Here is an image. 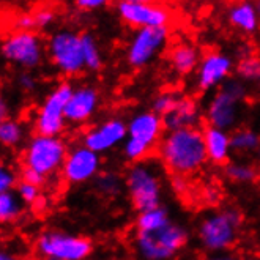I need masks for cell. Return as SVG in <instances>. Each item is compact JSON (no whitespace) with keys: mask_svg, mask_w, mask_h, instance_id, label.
Listing matches in <instances>:
<instances>
[{"mask_svg":"<svg viewBox=\"0 0 260 260\" xmlns=\"http://www.w3.org/2000/svg\"><path fill=\"white\" fill-rule=\"evenodd\" d=\"M161 166L172 175L191 177L208 162L204 133L199 128L164 133L158 145Z\"/></svg>","mask_w":260,"mask_h":260,"instance_id":"6da1fadb","label":"cell"},{"mask_svg":"<svg viewBox=\"0 0 260 260\" xmlns=\"http://www.w3.org/2000/svg\"><path fill=\"white\" fill-rule=\"evenodd\" d=\"M243 216L237 208L210 211L197 225V240L207 254L231 251L241 234Z\"/></svg>","mask_w":260,"mask_h":260,"instance_id":"7a4b0ae2","label":"cell"},{"mask_svg":"<svg viewBox=\"0 0 260 260\" xmlns=\"http://www.w3.org/2000/svg\"><path fill=\"white\" fill-rule=\"evenodd\" d=\"M125 191L137 211L162 205L164 183L161 166L153 159H144L128 167L125 174Z\"/></svg>","mask_w":260,"mask_h":260,"instance_id":"3957f363","label":"cell"},{"mask_svg":"<svg viewBox=\"0 0 260 260\" xmlns=\"http://www.w3.org/2000/svg\"><path fill=\"white\" fill-rule=\"evenodd\" d=\"M189 241L188 229L171 221L155 232H136L133 246L139 260H172Z\"/></svg>","mask_w":260,"mask_h":260,"instance_id":"277c9868","label":"cell"},{"mask_svg":"<svg viewBox=\"0 0 260 260\" xmlns=\"http://www.w3.org/2000/svg\"><path fill=\"white\" fill-rule=\"evenodd\" d=\"M68 150V144L62 136L34 134L22 148V167H28L46 180H51L62 172Z\"/></svg>","mask_w":260,"mask_h":260,"instance_id":"5b68a950","label":"cell"},{"mask_svg":"<svg viewBox=\"0 0 260 260\" xmlns=\"http://www.w3.org/2000/svg\"><path fill=\"white\" fill-rule=\"evenodd\" d=\"M128 125V137L121 145L123 156L131 162H139L148 159V155L153 148H158L162 136L166 133L162 117L148 111H139L129 117Z\"/></svg>","mask_w":260,"mask_h":260,"instance_id":"8992f818","label":"cell"},{"mask_svg":"<svg viewBox=\"0 0 260 260\" xmlns=\"http://www.w3.org/2000/svg\"><path fill=\"white\" fill-rule=\"evenodd\" d=\"M46 57V43L35 30H11L0 40V58L21 71L40 68Z\"/></svg>","mask_w":260,"mask_h":260,"instance_id":"52a82bcc","label":"cell"},{"mask_svg":"<svg viewBox=\"0 0 260 260\" xmlns=\"http://www.w3.org/2000/svg\"><path fill=\"white\" fill-rule=\"evenodd\" d=\"M248 95V88L240 79H229L224 82L205 108V118L210 126L232 131L237 128L241 117V104Z\"/></svg>","mask_w":260,"mask_h":260,"instance_id":"ba28073f","label":"cell"},{"mask_svg":"<svg viewBox=\"0 0 260 260\" xmlns=\"http://www.w3.org/2000/svg\"><path fill=\"white\" fill-rule=\"evenodd\" d=\"M52 67L65 78H74L85 71L82 52V34L68 27L57 28L46 41Z\"/></svg>","mask_w":260,"mask_h":260,"instance_id":"9c48e42d","label":"cell"},{"mask_svg":"<svg viewBox=\"0 0 260 260\" xmlns=\"http://www.w3.org/2000/svg\"><path fill=\"white\" fill-rule=\"evenodd\" d=\"M41 260H87L93 252L90 238L60 229H46L35 240Z\"/></svg>","mask_w":260,"mask_h":260,"instance_id":"30bf717a","label":"cell"},{"mask_svg":"<svg viewBox=\"0 0 260 260\" xmlns=\"http://www.w3.org/2000/svg\"><path fill=\"white\" fill-rule=\"evenodd\" d=\"M73 85L68 81H62L54 85L48 95L43 98L35 111L34 129L35 134L43 136H62L68 126L67 123V104L73 93Z\"/></svg>","mask_w":260,"mask_h":260,"instance_id":"8fae6325","label":"cell"},{"mask_svg":"<svg viewBox=\"0 0 260 260\" xmlns=\"http://www.w3.org/2000/svg\"><path fill=\"white\" fill-rule=\"evenodd\" d=\"M169 40V27L137 28L126 48V63L133 70H142L155 60Z\"/></svg>","mask_w":260,"mask_h":260,"instance_id":"7c38bea8","label":"cell"},{"mask_svg":"<svg viewBox=\"0 0 260 260\" xmlns=\"http://www.w3.org/2000/svg\"><path fill=\"white\" fill-rule=\"evenodd\" d=\"M101 155L90 150L84 144H79L68 150V155L60 175H62V178L68 185L79 186L90 181H95V178L101 174Z\"/></svg>","mask_w":260,"mask_h":260,"instance_id":"4fadbf2b","label":"cell"},{"mask_svg":"<svg viewBox=\"0 0 260 260\" xmlns=\"http://www.w3.org/2000/svg\"><path fill=\"white\" fill-rule=\"evenodd\" d=\"M128 137V125L123 118L109 117L88 128L82 134V144L98 155H104L123 145Z\"/></svg>","mask_w":260,"mask_h":260,"instance_id":"5bb4252c","label":"cell"},{"mask_svg":"<svg viewBox=\"0 0 260 260\" xmlns=\"http://www.w3.org/2000/svg\"><path fill=\"white\" fill-rule=\"evenodd\" d=\"M234 71V58L225 52H207L196 70V85L202 91H210L229 81Z\"/></svg>","mask_w":260,"mask_h":260,"instance_id":"9a60e30c","label":"cell"},{"mask_svg":"<svg viewBox=\"0 0 260 260\" xmlns=\"http://www.w3.org/2000/svg\"><path fill=\"white\" fill-rule=\"evenodd\" d=\"M117 13L120 19L133 28L169 27L171 11L158 4H126L118 2Z\"/></svg>","mask_w":260,"mask_h":260,"instance_id":"2e32d148","label":"cell"},{"mask_svg":"<svg viewBox=\"0 0 260 260\" xmlns=\"http://www.w3.org/2000/svg\"><path fill=\"white\" fill-rule=\"evenodd\" d=\"M101 93L95 85L82 84L73 88V93L67 104V123L71 126L87 125L100 109Z\"/></svg>","mask_w":260,"mask_h":260,"instance_id":"e0dca14e","label":"cell"},{"mask_svg":"<svg viewBox=\"0 0 260 260\" xmlns=\"http://www.w3.org/2000/svg\"><path fill=\"white\" fill-rule=\"evenodd\" d=\"M202 112L194 98L180 96L174 109L162 117L164 129L167 131H178V129H189L197 128L201 123Z\"/></svg>","mask_w":260,"mask_h":260,"instance_id":"ac0fdd59","label":"cell"},{"mask_svg":"<svg viewBox=\"0 0 260 260\" xmlns=\"http://www.w3.org/2000/svg\"><path fill=\"white\" fill-rule=\"evenodd\" d=\"M202 133H204V142H205L208 162L215 166L227 164L229 159H231V155L234 153L231 131L207 125L202 129Z\"/></svg>","mask_w":260,"mask_h":260,"instance_id":"d6986e66","label":"cell"},{"mask_svg":"<svg viewBox=\"0 0 260 260\" xmlns=\"http://www.w3.org/2000/svg\"><path fill=\"white\" fill-rule=\"evenodd\" d=\"M227 21L240 34L252 35L260 27V14L251 0H235L227 10Z\"/></svg>","mask_w":260,"mask_h":260,"instance_id":"ffe728a7","label":"cell"},{"mask_svg":"<svg viewBox=\"0 0 260 260\" xmlns=\"http://www.w3.org/2000/svg\"><path fill=\"white\" fill-rule=\"evenodd\" d=\"M201 54L194 44L181 41L174 44L169 51V65L178 76H189L201 63Z\"/></svg>","mask_w":260,"mask_h":260,"instance_id":"44dd1931","label":"cell"},{"mask_svg":"<svg viewBox=\"0 0 260 260\" xmlns=\"http://www.w3.org/2000/svg\"><path fill=\"white\" fill-rule=\"evenodd\" d=\"M28 141V126L22 120L10 117L0 123V145L4 148H19Z\"/></svg>","mask_w":260,"mask_h":260,"instance_id":"7402d4cb","label":"cell"},{"mask_svg":"<svg viewBox=\"0 0 260 260\" xmlns=\"http://www.w3.org/2000/svg\"><path fill=\"white\" fill-rule=\"evenodd\" d=\"M171 219V213L166 207L159 205L156 208H150L145 211H139L136 218V229L137 232H155L161 227L167 225Z\"/></svg>","mask_w":260,"mask_h":260,"instance_id":"603a6c76","label":"cell"},{"mask_svg":"<svg viewBox=\"0 0 260 260\" xmlns=\"http://www.w3.org/2000/svg\"><path fill=\"white\" fill-rule=\"evenodd\" d=\"M24 207L16 191L0 194V225L16 222L24 215Z\"/></svg>","mask_w":260,"mask_h":260,"instance_id":"cb8c5ba5","label":"cell"},{"mask_svg":"<svg viewBox=\"0 0 260 260\" xmlns=\"http://www.w3.org/2000/svg\"><path fill=\"white\" fill-rule=\"evenodd\" d=\"M224 175L237 185H249L258 177L257 167L246 161H229L224 167Z\"/></svg>","mask_w":260,"mask_h":260,"instance_id":"d4e9b609","label":"cell"},{"mask_svg":"<svg viewBox=\"0 0 260 260\" xmlns=\"http://www.w3.org/2000/svg\"><path fill=\"white\" fill-rule=\"evenodd\" d=\"M232 139V150L240 155H249L257 153L260 147V134L251 128H238L231 133Z\"/></svg>","mask_w":260,"mask_h":260,"instance_id":"484cf974","label":"cell"},{"mask_svg":"<svg viewBox=\"0 0 260 260\" xmlns=\"http://www.w3.org/2000/svg\"><path fill=\"white\" fill-rule=\"evenodd\" d=\"M95 189L103 197H118L125 191V178H121L117 172L112 171L101 172L95 178Z\"/></svg>","mask_w":260,"mask_h":260,"instance_id":"4316f807","label":"cell"},{"mask_svg":"<svg viewBox=\"0 0 260 260\" xmlns=\"http://www.w3.org/2000/svg\"><path fill=\"white\" fill-rule=\"evenodd\" d=\"M82 52H84V63L87 71L96 73L103 68L104 60H103L101 48L96 38L90 32L82 34Z\"/></svg>","mask_w":260,"mask_h":260,"instance_id":"83f0119b","label":"cell"},{"mask_svg":"<svg viewBox=\"0 0 260 260\" xmlns=\"http://www.w3.org/2000/svg\"><path fill=\"white\" fill-rule=\"evenodd\" d=\"M238 79L244 84H255L260 85V58L255 55L243 57L237 65Z\"/></svg>","mask_w":260,"mask_h":260,"instance_id":"f1b7e54d","label":"cell"},{"mask_svg":"<svg viewBox=\"0 0 260 260\" xmlns=\"http://www.w3.org/2000/svg\"><path fill=\"white\" fill-rule=\"evenodd\" d=\"M35 21V32H44L49 30L57 22V10L51 5H41L32 11Z\"/></svg>","mask_w":260,"mask_h":260,"instance_id":"f546056e","label":"cell"},{"mask_svg":"<svg viewBox=\"0 0 260 260\" xmlns=\"http://www.w3.org/2000/svg\"><path fill=\"white\" fill-rule=\"evenodd\" d=\"M180 95L177 93V91H161L159 95H156L155 98H153L151 101V111L156 112L158 115L164 117L166 114H169L174 106L177 104Z\"/></svg>","mask_w":260,"mask_h":260,"instance_id":"4dcf8cb0","label":"cell"},{"mask_svg":"<svg viewBox=\"0 0 260 260\" xmlns=\"http://www.w3.org/2000/svg\"><path fill=\"white\" fill-rule=\"evenodd\" d=\"M19 181V175L14 167L5 161H0V194L14 191Z\"/></svg>","mask_w":260,"mask_h":260,"instance_id":"1f68e13d","label":"cell"},{"mask_svg":"<svg viewBox=\"0 0 260 260\" xmlns=\"http://www.w3.org/2000/svg\"><path fill=\"white\" fill-rule=\"evenodd\" d=\"M14 191H16V194L19 196L24 205H37L41 201V188L37 185H32V183L21 180Z\"/></svg>","mask_w":260,"mask_h":260,"instance_id":"d6a6232c","label":"cell"},{"mask_svg":"<svg viewBox=\"0 0 260 260\" xmlns=\"http://www.w3.org/2000/svg\"><path fill=\"white\" fill-rule=\"evenodd\" d=\"M16 87L22 93H34L38 88V79L32 71H21L16 76Z\"/></svg>","mask_w":260,"mask_h":260,"instance_id":"836d02e7","label":"cell"},{"mask_svg":"<svg viewBox=\"0 0 260 260\" xmlns=\"http://www.w3.org/2000/svg\"><path fill=\"white\" fill-rule=\"evenodd\" d=\"M112 0H74V5L81 11H95L108 7Z\"/></svg>","mask_w":260,"mask_h":260,"instance_id":"e575fe53","label":"cell"},{"mask_svg":"<svg viewBox=\"0 0 260 260\" xmlns=\"http://www.w3.org/2000/svg\"><path fill=\"white\" fill-rule=\"evenodd\" d=\"M21 180L22 181H27V183H32V185H37V186H44L46 183H48V180H46L44 177H41L40 174H37L35 171L28 169V167H22L21 169Z\"/></svg>","mask_w":260,"mask_h":260,"instance_id":"d590c367","label":"cell"},{"mask_svg":"<svg viewBox=\"0 0 260 260\" xmlns=\"http://www.w3.org/2000/svg\"><path fill=\"white\" fill-rule=\"evenodd\" d=\"M171 188L177 196H185L189 189V181L188 177L183 175H172L171 177Z\"/></svg>","mask_w":260,"mask_h":260,"instance_id":"8d00e7d4","label":"cell"},{"mask_svg":"<svg viewBox=\"0 0 260 260\" xmlns=\"http://www.w3.org/2000/svg\"><path fill=\"white\" fill-rule=\"evenodd\" d=\"M14 25H16V30H35V21L32 11L18 14L16 19H14Z\"/></svg>","mask_w":260,"mask_h":260,"instance_id":"74e56055","label":"cell"},{"mask_svg":"<svg viewBox=\"0 0 260 260\" xmlns=\"http://www.w3.org/2000/svg\"><path fill=\"white\" fill-rule=\"evenodd\" d=\"M11 117V104L8 98L0 91V123Z\"/></svg>","mask_w":260,"mask_h":260,"instance_id":"f35d334b","label":"cell"},{"mask_svg":"<svg viewBox=\"0 0 260 260\" xmlns=\"http://www.w3.org/2000/svg\"><path fill=\"white\" fill-rule=\"evenodd\" d=\"M204 260H240L235 254L229 252H218V254H208Z\"/></svg>","mask_w":260,"mask_h":260,"instance_id":"ab89813d","label":"cell"},{"mask_svg":"<svg viewBox=\"0 0 260 260\" xmlns=\"http://www.w3.org/2000/svg\"><path fill=\"white\" fill-rule=\"evenodd\" d=\"M0 260H24L21 255L14 254L11 251H7V249H0Z\"/></svg>","mask_w":260,"mask_h":260,"instance_id":"60d3db41","label":"cell"},{"mask_svg":"<svg viewBox=\"0 0 260 260\" xmlns=\"http://www.w3.org/2000/svg\"><path fill=\"white\" fill-rule=\"evenodd\" d=\"M118 2H126V4H155L156 0H118Z\"/></svg>","mask_w":260,"mask_h":260,"instance_id":"b9f144b4","label":"cell"},{"mask_svg":"<svg viewBox=\"0 0 260 260\" xmlns=\"http://www.w3.org/2000/svg\"><path fill=\"white\" fill-rule=\"evenodd\" d=\"M255 7H257V11H258V14H260V0H255Z\"/></svg>","mask_w":260,"mask_h":260,"instance_id":"7bdbcfd3","label":"cell"},{"mask_svg":"<svg viewBox=\"0 0 260 260\" xmlns=\"http://www.w3.org/2000/svg\"><path fill=\"white\" fill-rule=\"evenodd\" d=\"M257 159H258V164H260V147H258V150H257Z\"/></svg>","mask_w":260,"mask_h":260,"instance_id":"ee69618b","label":"cell"},{"mask_svg":"<svg viewBox=\"0 0 260 260\" xmlns=\"http://www.w3.org/2000/svg\"><path fill=\"white\" fill-rule=\"evenodd\" d=\"M244 260H257V258H252V257H249V258H244Z\"/></svg>","mask_w":260,"mask_h":260,"instance_id":"f6af8a7d","label":"cell"}]
</instances>
